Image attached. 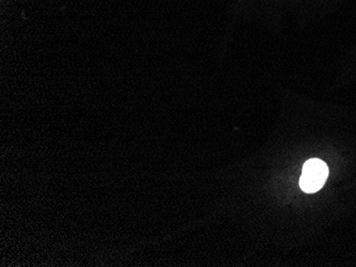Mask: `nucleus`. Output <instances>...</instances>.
<instances>
[{
	"mask_svg": "<svg viewBox=\"0 0 356 267\" xmlns=\"http://www.w3.org/2000/svg\"><path fill=\"white\" fill-rule=\"evenodd\" d=\"M329 176V167L319 159H311L304 164L300 187L305 193L318 192Z\"/></svg>",
	"mask_w": 356,
	"mask_h": 267,
	"instance_id": "obj_1",
	"label": "nucleus"
}]
</instances>
